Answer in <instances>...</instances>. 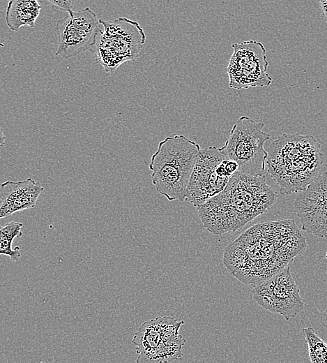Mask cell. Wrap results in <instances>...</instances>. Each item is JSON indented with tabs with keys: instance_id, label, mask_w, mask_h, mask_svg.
Listing matches in <instances>:
<instances>
[{
	"instance_id": "cell-1",
	"label": "cell",
	"mask_w": 327,
	"mask_h": 363,
	"mask_svg": "<svg viewBox=\"0 0 327 363\" xmlns=\"http://www.w3.org/2000/svg\"><path fill=\"white\" fill-rule=\"evenodd\" d=\"M277 192L266 184V175L236 172L222 191L197 207L204 226L215 235L239 230L266 213Z\"/></svg>"
},
{
	"instance_id": "cell-2",
	"label": "cell",
	"mask_w": 327,
	"mask_h": 363,
	"mask_svg": "<svg viewBox=\"0 0 327 363\" xmlns=\"http://www.w3.org/2000/svg\"><path fill=\"white\" fill-rule=\"evenodd\" d=\"M266 170L281 195L305 191L319 174L321 146L312 135L283 133L266 149Z\"/></svg>"
},
{
	"instance_id": "cell-3",
	"label": "cell",
	"mask_w": 327,
	"mask_h": 363,
	"mask_svg": "<svg viewBox=\"0 0 327 363\" xmlns=\"http://www.w3.org/2000/svg\"><path fill=\"white\" fill-rule=\"evenodd\" d=\"M200 151L199 144L183 135L167 136L160 141L149 166L156 191L169 201H185L187 188Z\"/></svg>"
},
{
	"instance_id": "cell-4",
	"label": "cell",
	"mask_w": 327,
	"mask_h": 363,
	"mask_svg": "<svg viewBox=\"0 0 327 363\" xmlns=\"http://www.w3.org/2000/svg\"><path fill=\"white\" fill-rule=\"evenodd\" d=\"M103 27L89 50L106 73H113L123 63L135 61L146 43L143 28L135 21L121 17L114 20H100Z\"/></svg>"
},
{
	"instance_id": "cell-5",
	"label": "cell",
	"mask_w": 327,
	"mask_h": 363,
	"mask_svg": "<svg viewBox=\"0 0 327 363\" xmlns=\"http://www.w3.org/2000/svg\"><path fill=\"white\" fill-rule=\"evenodd\" d=\"M264 124L247 116L239 117L229 136L220 148L227 158L238 164V171L254 176L264 175L268 153L264 145L270 134L262 128Z\"/></svg>"
},
{
	"instance_id": "cell-6",
	"label": "cell",
	"mask_w": 327,
	"mask_h": 363,
	"mask_svg": "<svg viewBox=\"0 0 327 363\" xmlns=\"http://www.w3.org/2000/svg\"><path fill=\"white\" fill-rule=\"evenodd\" d=\"M233 53L227 73L229 87L236 90L269 86L273 81L267 73L268 62L264 45L255 40L231 45Z\"/></svg>"
},
{
	"instance_id": "cell-7",
	"label": "cell",
	"mask_w": 327,
	"mask_h": 363,
	"mask_svg": "<svg viewBox=\"0 0 327 363\" xmlns=\"http://www.w3.org/2000/svg\"><path fill=\"white\" fill-rule=\"evenodd\" d=\"M253 299L264 309L282 316L287 320L303 311L305 304L289 267L256 284Z\"/></svg>"
},
{
	"instance_id": "cell-8",
	"label": "cell",
	"mask_w": 327,
	"mask_h": 363,
	"mask_svg": "<svg viewBox=\"0 0 327 363\" xmlns=\"http://www.w3.org/2000/svg\"><path fill=\"white\" fill-rule=\"evenodd\" d=\"M100 24L96 14L89 7L56 20L54 31L58 47L55 56L69 59L90 50L101 30Z\"/></svg>"
},
{
	"instance_id": "cell-9",
	"label": "cell",
	"mask_w": 327,
	"mask_h": 363,
	"mask_svg": "<svg viewBox=\"0 0 327 363\" xmlns=\"http://www.w3.org/2000/svg\"><path fill=\"white\" fill-rule=\"evenodd\" d=\"M225 158L215 146L201 149L187 188L185 201L197 207L224 190L231 178L220 175L218 168Z\"/></svg>"
},
{
	"instance_id": "cell-10",
	"label": "cell",
	"mask_w": 327,
	"mask_h": 363,
	"mask_svg": "<svg viewBox=\"0 0 327 363\" xmlns=\"http://www.w3.org/2000/svg\"><path fill=\"white\" fill-rule=\"evenodd\" d=\"M294 206L303 230L317 237H327V171L319 174L300 192Z\"/></svg>"
},
{
	"instance_id": "cell-11",
	"label": "cell",
	"mask_w": 327,
	"mask_h": 363,
	"mask_svg": "<svg viewBox=\"0 0 327 363\" xmlns=\"http://www.w3.org/2000/svg\"><path fill=\"white\" fill-rule=\"evenodd\" d=\"M44 187L31 178L22 181H6L0 186V218L35 207Z\"/></svg>"
},
{
	"instance_id": "cell-12",
	"label": "cell",
	"mask_w": 327,
	"mask_h": 363,
	"mask_svg": "<svg viewBox=\"0 0 327 363\" xmlns=\"http://www.w3.org/2000/svg\"><path fill=\"white\" fill-rule=\"evenodd\" d=\"M161 342L158 317L143 323L132 339L138 354L136 362H152Z\"/></svg>"
},
{
	"instance_id": "cell-13",
	"label": "cell",
	"mask_w": 327,
	"mask_h": 363,
	"mask_svg": "<svg viewBox=\"0 0 327 363\" xmlns=\"http://www.w3.org/2000/svg\"><path fill=\"white\" fill-rule=\"evenodd\" d=\"M41 8L38 0H10L6 10V24L13 31L24 26L33 28Z\"/></svg>"
},
{
	"instance_id": "cell-14",
	"label": "cell",
	"mask_w": 327,
	"mask_h": 363,
	"mask_svg": "<svg viewBox=\"0 0 327 363\" xmlns=\"http://www.w3.org/2000/svg\"><path fill=\"white\" fill-rule=\"evenodd\" d=\"M21 222L11 221L4 226H1L0 232V253L10 257L13 262L17 261L21 255L20 248H12L15 238L22 235Z\"/></svg>"
},
{
	"instance_id": "cell-15",
	"label": "cell",
	"mask_w": 327,
	"mask_h": 363,
	"mask_svg": "<svg viewBox=\"0 0 327 363\" xmlns=\"http://www.w3.org/2000/svg\"><path fill=\"white\" fill-rule=\"evenodd\" d=\"M308 346L309 358L312 363H327V343L315 332L312 327L302 329Z\"/></svg>"
},
{
	"instance_id": "cell-16",
	"label": "cell",
	"mask_w": 327,
	"mask_h": 363,
	"mask_svg": "<svg viewBox=\"0 0 327 363\" xmlns=\"http://www.w3.org/2000/svg\"><path fill=\"white\" fill-rule=\"evenodd\" d=\"M158 320L162 341L167 346H184L186 340L178 332L184 322L172 316L158 317Z\"/></svg>"
},
{
	"instance_id": "cell-17",
	"label": "cell",
	"mask_w": 327,
	"mask_h": 363,
	"mask_svg": "<svg viewBox=\"0 0 327 363\" xmlns=\"http://www.w3.org/2000/svg\"><path fill=\"white\" fill-rule=\"evenodd\" d=\"M46 4L54 6L59 10L66 11L68 14H72L73 0H41Z\"/></svg>"
},
{
	"instance_id": "cell-18",
	"label": "cell",
	"mask_w": 327,
	"mask_h": 363,
	"mask_svg": "<svg viewBox=\"0 0 327 363\" xmlns=\"http://www.w3.org/2000/svg\"><path fill=\"white\" fill-rule=\"evenodd\" d=\"M321 10L324 15V18L327 23V0H319Z\"/></svg>"
},
{
	"instance_id": "cell-19",
	"label": "cell",
	"mask_w": 327,
	"mask_h": 363,
	"mask_svg": "<svg viewBox=\"0 0 327 363\" xmlns=\"http://www.w3.org/2000/svg\"><path fill=\"white\" fill-rule=\"evenodd\" d=\"M5 139H6V137L3 135V129L1 128V147L3 145V144L5 142Z\"/></svg>"
},
{
	"instance_id": "cell-20",
	"label": "cell",
	"mask_w": 327,
	"mask_h": 363,
	"mask_svg": "<svg viewBox=\"0 0 327 363\" xmlns=\"http://www.w3.org/2000/svg\"><path fill=\"white\" fill-rule=\"evenodd\" d=\"M326 258H327V252H326Z\"/></svg>"
},
{
	"instance_id": "cell-21",
	"label": "cell",
	"mask_w": 327,
	"mask_h": 363,
	"mask_svg": "<svg viewBox=\"0 0 327 363\" xmlns=\"http://www.w3.org/2000/svg\"><path fill=\"white\" fill-rule=\"evenodd\" d=\"M1 1H3V0H1Z\"/></svg>"
}]
</instances>
